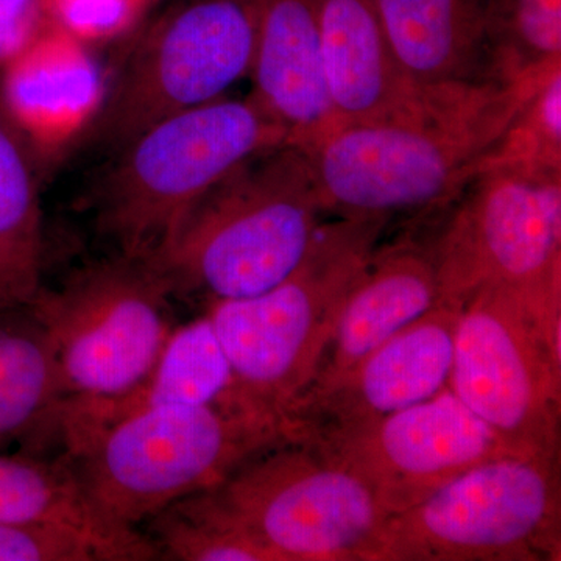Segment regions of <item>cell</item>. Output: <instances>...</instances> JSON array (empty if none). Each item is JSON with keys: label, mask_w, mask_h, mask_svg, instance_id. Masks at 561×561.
I'll return each mask as SVG.
<instances>
[{"label": "cell", "mask_w": 561, "mask_h": 561, "mask_svg": "<svg viewBox=\"0 0 561 561\" xmlns=\"http://www.w3.org/2000/svg\"><path fill=\"white\" fill-rule=\"evenodd\" d=\"M448 387L512 453L560 459L561 332L526 295L483 287L461 305Z\"/></svg>", "instance_id": "ba28073f"}, {"label": "cell", "mask_w": 561, "mask_h": 561, "mask_svg": "<svg viewBox=\"0 0 561 561\" xmlns=\"http://www.w3.org/2000/svg\"><path fill=\"white\" fill-rule=\"evenodd\" d=\"M172 290L121 256L91 264L31 305L49 335L65 404L113 400L138 386L175 330Z\"/></svg>", "instance_id": "30bf717a"}, {"label": "cell", "mask_w": 561, "mask_h": 561, "mask_svg": "<svg viewBox=\"0 0 561 561\" xmlns=\"http://www.w3.org/2000/svg\"><path fill=\"white\" fill-rule=\"evenodd\" d=\"M321 7L323 0H260L250 95L301 150L339 127L321 70Z\"/></svg>", "instance_id": "ac0fdd59"}, {"label": "cell", "mask_w": 561, "mask_h": 561, "mask_svg": "<svg viewBox=\"0 0 561 561\" xmlns=\"http://www.w3.org/2000/svg\"><path fill=\"white\" fill-rule=\"evenodd\" d=\"M390 221L331 219L272 289L206 309L239 386L283 421L311 387L339 317Z\"/></svg>", "instance_id": "3957f363"}, {"label": "cell", "mask_w": 561, "mask_h": 561, "mask_svg": "<svg viewBox=\"0 0 561 561\" xmlns=\"http://www.w3.org/2000/svg\"><path fill=\"white\" fill-rule=\"evenodd\" d=\"M283 144L287 131L251 95L165 117L122 147L103 184V230L121 256L149 261L210 187Z\"/></svg>", "instance_id": "5b68a950"}, {"label": "cell", "mask_w": 561, "mask_h": 561, "mask_svg": "<svg viewBox=\"0 0 561 561\" xmlns=\"http://www.w3.org/2000/svg\"><path fill=\"white\" fill-rule=\"evenodd\" d=\"M0 523L61 524L106 542L124 561L161 559L153 541L108 522L92 505L69 459L0 454Z\"/></svg>", "instance_id": "ffe728a7"}, {"label": "cell", "mask_w": 561, "mask_h": 561, "mask_svg": "<svg viewBox=\"0 0 561 561\" xmlns=\"http://www.w3.org/2000/svg\"><path fill=\"white\" fill-rule=\"evenodd\" d=\"M321 70L342 125L411 116L430 90L413 84L387 38L375 0H323Z\"/></svg>", "instance_id": "e0dca14e"}, {"label": "cell", "mask_w": 561, "mask_h": 561, "mask_svg": "<svg viewBox=\"0 0 561 561\" xmlns=\"http://www.w3.org/2000/svg\"><path fill=\"white\" fill-rule=\"evenodd\" d=\"M175 405H232L267 412L239 386L209 317L175 327L146 378L113 400L61 405L57 431L68 454L136 413Z\"/></svg>", "instance_id": "2e32d148"}, {"label": "cell", "mask_w": 561, "mask_h": 561, "mask_svg": "<svg viewBox=\"0 0 561 561\" xmlns=\"http://www.w3.org/2000/svg\"><path fill=\"white\" fill-rule=\"evenodd\" d=\"M287 437L275 416L232 405L136 413L68 454L88 500L135 529L176 501L216 489L251 456Z\"/></svg>", "instance_id": "277c9868"}, {"label": "cell", "mask_w": 561, "mask_h": 561, "mask_svg": "<svg viewBox=\"0 0 561 561\" xmlns=\"http://www.w3.org/2000/svg\"><path fill=\"white\" fill-rule=\"evenodd\" d=\"M327 221L305 151L253 154L192 206L149 261L172 294L239 300L290 275Z\"/></svg>", "instance_id": "7a4b0ae2"}, {"label": "cell", "mask_w": 561, "mask_h": 561, "mask_svg": "<svg viewBox=\"0 0 561 561\" xmlns=\"http://www.w3.org/2000/svg\"><path fill=\"white\" fill-rule=\"evenodd\" d=\"M0 561H124L116 549L73 527L0 523Z\"/></svg>", "instance_id": "484cf974"}, {"label": "cell", "mask_w": 561, "mask_h": 561, "mask_svg": "<svg viewBox=\"0 0 561 561\" xmlns=\"http://www.w3.org/2000/svg\"><path fill=\"white\" fill-rule=\"evenodd\" d=\"M210 490L278 561H368L390 518L356 472L302 437L262 449Z\"/></svg>", "instance_id": "9c48e42d"}, {"label": "cell", "mask_w": 561, "mask_h": 561, "mask_svg": "<svg viewBox=\"0 0 561 561\" xmlns=\"http://www.w3.org/2000/svg\"><path fill=\"white\" fill-rule=\"evenodd\" d=\"M394 57L421 90L502 83L489 43L490 0H375Z\"/></svg>", "instance_id": "d6986e66"}, {"label": "cell", "mask_w": 561, "mask_h": 561, "mask_svg": "<svg viewBox=\"0 0 561 561\" xmlns=\"http://www.w3.org/2000/svg\"><path fill=\"white\" fill-rule=\"evenodd\" d=\"M0 70V113L36 162L54 161L90 131L108 91L91 46L55 22Z\"/></svg>", "instance_id": "5bb4252c"}, {"label": "cell", "mask_w": 561, "mask_h": 561, "mask_svg": "<svg viewBox=\"0 0 561 561\" xmlns=\"http://www.w3.org/2000/svg\"><path fill=\"white\" fill-rule=\"evenodd\" d=\"M446 209L434 231L440 301L463 305L483 287H508L561 328V169H489Z\"/></svg>", "instance_id": "52a82bcc"}, {"label": "cell", "mask_w": 561, "mask_h": 561, "mask_svg": "<svg viewBox=\"0 0 561 561\" xmlns=\"http://www.w3.org/2000/svg\"><path fill=\"white\" fill-rule=\"evenodd\" d=\"M302 438L356 472L390 516L476 465L515 454L449 387L371 423Z\"/></svg>", "instance_id": "7c38bea8"}, {"label": "cell", "mask_w": 561, "mask_h": 561, "mask_svg": "<svg viewBox=\"0 0 561 561\" xmlns=\"http://www.w3.org/2000/svg\"><path fill=\"white\" fill-rule=\"evenodd\" d=\"M62 401L54 348L31 305L0 309V448L57 430Z\"/></svg>", "instance_id": "44dd1931"}, {"label": "cell", "mask_w": 561, "mask_h": 561, "mask_svg": "<svg viewBox=\"0 0 561 561\" xmlns=\"http://www.w3.org/2000/svg\"><path fill=\"white\" fill-rule=\"evenodd\" d=\"M560 459L504 454L391 515L368 561H560Z\"/></svg>", "instance_id": "8992f818"}, {"label": "cell", "mask_w": 561, "mask_h": 561, "mask_svg": "<svg viewBox=\"0 0 561 561\" xmlns=\"http://www.w3.org/2000/svg\"><path fill=\"white\" fill-rule=\"evenodd\" d=\"M501 165L561 169V65L546 73L516 111L482 172Z\"/></svg>", "instance_id": "d4e9b609"}, {"label": "cell", "mask_w": 561, "mask_h": 561, "mask_svg": "<svg viewBox=\"0 0 561 561\" xmlns=\"http://www.w3.org/2000/svg\"><path fill=\"white\" fill-rule=\"evenodd\" d=\"M489 43L502 83L561 65V0H490Z\"/></svg>", "instance_id": "cb8c5ba5"}, {"label": "cell", "mask_w": 561, "mask_h": 561, "mask_svg": "<svg viewBox=\"0 0 561 561\" xmlns=\"http://www.w3.org/2000/svg\"><path fill=\"white\" fill-rule=\"evenodd\" d=\"M161 559L180 561H278L220 504L213 490L176 501L150 519Z\"/></svg>", "instance_id": "603a6c76"}, {"label": "cell", "mask_w": 561, "mask_h": 561, "mask_svg": "<svg viewBox=\"0 0 561 561\" xmlns=\"http://www.w3.org/2000/svg\"><path fill=\"white\" fill-rule=\"evenodd\" d=\"M461 305L440 301L368 353L327 389L295 404L289 437H312L371 423L448 387Z\"/></svg>", "instance_id": "4fadbf2b"}, {"label": "cell", "mask_w": 561, "mask_h": 561, "mask_svg": "<svg viewBox=\"0 0 561 561\" xmlns=\"http://www.w3.org/2000/svg\"><path fill=\"white\" fill-rule=\"evenodd\" d=\"M157 0H46L51 22L88 46L108 43L139 27Z\"/></svg>", "instance_id": "4316f807"}, {"label": "cell", "mask_w": 561, "mask_h": 561, "mask_svg": "<svg viewBox=\"0 0 561 561\" xmlns=\"http://www.w3.org/2000/svg\"><path fill=\"white\" fill-rule=\"evenodd\" d=\"M260 0H181L139 33L92 128L127 146L173 114L225 98L250 77Z\"/></svg>", "instance_id": "8fae6325"}, {"label": "cell", "mask_w": 561, "mask_h": 561, "mask_svg": "<svg viewBox=\"0 0 561 561\" xmlns=\"http://www.w3.org/2000/svg\"><path fill=\"white\" fill-rule=\"evenodd\" d=\"M50 22L46 0H0V69L27 50Z\"/></svg>", "instance_id": "83f0119b"}, {"label": "cell", "mask_w": 561, "mask_h": 561, "mask_svg": "<svg viewBox=\"0 0 561 561\" xmlns=\"http://www.w3.org/2000/svg\"><path fill=\"white\" fill-rule=\"evenodd\" d=\"M437 302L440 286L434 232H404L394 241L379 242L351 287L319 371L300 400L330 387Z\"/></svg>", "instance_id": "9a60e30c"}, {"label": "cell", "mask_w": 561, "mask_h": 561, "mask_svg": "<svg viewBox=\"0 0 561 561\" xmlns=\"http://www.w3.org/2000/svg\"><path fill=\"white\" fill-rule=\"evenodd\" d=\"M35 164L0 113V309L28 305L41 290L43 214Z\"/></svg>", "instance_id": "7402d4cb"}, {"label": "cell", "mask_w": 561, "mask_h": 561, "mask_svg": "<svg viewBox=\"0 0 561 561\" xmlns=\"http://www.w3.org/2000/svg\"><path fill=\"white\" fill-rule=\"evenodd\" d=\"M546 73L437 88L411 116L335 128L302 150L324 214L391 221L398 214L445 209L482 172L486 154Z\"/></svg>", "instance_id": "6da1fadb"}]
</instances>
